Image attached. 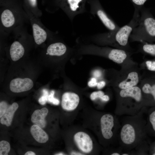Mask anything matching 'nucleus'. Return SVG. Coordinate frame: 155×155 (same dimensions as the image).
Returning <instances> with one entry per match:
<instances>
[{"mask_svg": "<svg viewBox=\"0 0 155 155\" xmlns=\"http://www.w3.org/2000/svg\"><path fill=\"white\" fill-rule=\"evenodd\" d=\"M146 108L134 115H126L121 121L118 142L119 146L124 152L130 153L133 149L147 140L146 129V120L143 113Z\"/></svg>", "mask_w": 155, "mask_h": 155, "instance_id": "1", "label": "nucleus"}, {"mask_svg": "<svg viewBox=\"0 0 155 155\" xmlns=\"http://www.w3.org/2000/svg\"><path fill=\"white\" fill-rule=\"evenodd\" d=\"M140 13L134 12L132 19L127 24L121 27L115 32H108L89 36V39L103 45H111L115 48L131 52L129 40L133 29L137 25Z\"/></svg>", "mask_w": 155, "mask_h": 155, "instance_id": "2", "label": "nucleus"}, {"mask_svg": "<svg viewBox=\"0 0 155 155\" xmlns=\"http://www.w3.org/2000/svg\"><path fill=\"white\" fill-rule=\"evenodd\" d=\"M116 113L119 115H134L147 108L140 88L138 85L125 89H115Z\"/></svg>", "mask_w": 155, "mask_h": 155, "instance_id": "3", "label": "nucleus"}, {"mask_svg": "<svg viewBox=\"0 0 155 155\" xmlns=\"http://www.w3.org/2000/svg\"><path fill=\"white\" fill-rule=\"evenodd\" d=\"M140 13L138 24L129 37L130 41H155V18L144 6L141 9Z\"/></svg>", "mask_w": 155, "mask_h": 155, "instance_id": "4", "label": "nucleus"}, {"mask_svg": "<svg viewBox=\"0 0 155 155\" xmlns=\"http://www.w3.org/2000/svg\"><path fill=\"white\" fill-rule=\"evenodd\" d=\"M121 65V68L116 72L115 89L122 90L138 85L142 75L137 65L131 58Z\"/></svg>", "mask_w": 155, "mask_h": 155, "instance_id": "5", "label": "nucleus"}, {"mask_svg": "<svg viewBox=\"0 0 155 155\" xmlns=\"http://www.w3.org/2000/svg\"><path fill=\"white\" fill-rule=\"evenodd\" d=\"M101 135L105 140H110L116 137L118 139L119 132L113 129L119 131L121 126L119 119L110 114L103 115L100 119Z\"/></svg>", "mask_w": 155, "mask_h": 155, "instance_id": "6", "label": "nucleus"}, {"mask_svg": "<svg viewBox=\"0 0 155 155\" xmlns=\"http://www.w3.org/2000/svg\"><path fill=\"white\" fill-rule=\"evenodd\" d=\"M88 3L90 7V13L97 16L109 32H115L119 28L106 12L98 0H89Z\"/></svg>", "mask_w": 155, "mask_h": 155, "instance_id": "7", "label": "nucleus"}, {"mask_svg": "<svg viewBox=\"0 0 155 155\" xmlns=\"http://www.w3.org/2000/svg\"><path fill=\"white\" fill-rule=\"evenodd\" d=\"M138 85L147 107L155 106V79L148 74L144 73Z\"/></svg>", "mask_w": 155, "mask_h": 155, "instance_id": "8", "label": "nucleus"}, {"mask_svg": "<svg viewBox=\"0 0 155 155\" xmlns=\"http://www.w3.org/2000/svg\"><path fill=\"white\" fill-rule=\"evenodd\" d=\"M87 0H59L60 7L71 22L77 15L86 12L85 7Z\"/></svg>", "mask_w": 155, "mask_h": 155, "instance_id": "9", "label": "nucleus"}, {"mask_svg": "<svg viewBox=\"0 0 155 155\" xmlns=\"http://www.w3.org/2000/svg\"><path fill=\"white\" fill-rule=\"evenodd\" d=\"M94 50L100 54L106 56L114 62L122 65L131 58V52L124 50L107 47H94Z\"/></svg>", "mask_w": 155, "mask_h": 155, "instance_id": "10", "label": "nucleus"}, {"mask_svg": "<svg viewBox=\"0 0 155 155\" xmlns=\"http://www.w3.org/2000/svg\"><path fill=\"white\" fill-rule=\"evenodd\" d=\"M74 139L78 148L83 152L88 153L92 151L93 142L87 133L83 132H78L74 135Z\"/></svg>", "mask_w": 155, "mask_h": 155, "instance_id": "11", "label": "nucleus"}, {"mask_svg": "<svg viewBox=\"0 0 155 155\" xmlns=\"http://www.w3.org/2000/svg\"><path fill=\"white\" fill-rule=\"evenodd\" d=\"M33 82L31 79L17 78L12 80L9 85L10 89L14 93H19L28 91L33 87Z\"/></svg>", "mask_w": 155, "mask_h": 155, "instance_id": "12", "label": "nucleus"}, {"mask_svg": "<svg viewBox=\"0 0 155 155\" xmlns=\"http://www.w3.org/2000/svg\"><path fill=\"white\" fill-rule=\"evenodd\" d=\"M79 101L80 98L77 94L72 92H66L62 96L61 106L64 110L73 111L78 106Z\"/></svg>", "mask_w": 155, "mask_h": 155, "instance_id": "13", "label": "nucleus"}, {"mask_svg": "<svg viewBox=\"0 0 155 155\" xmlns=\"http://www.w3.org/2000/svg\"><path fill=\"white\" fill-rule=\"evenodd\" d=\"M48 112V109L45 107L42 108L41 109L35 110L31 115L32 122L41 128H44L46 125L45 118Z\"/></svg>", "mask_w": 155, "mask_h": 155, "instance_id": "14", "label": "nucleus"}, {"mask_svg": "<svg viewBox=\"0 0 155 155\" xmlns=\"http://www.w3.org/2000/svg\"><path fill=\"white\" fill-rule=\"evenodd\" d=\"M146 129L148 135L155 137V106H151L147 112Z\"/></svg>", "mask_w": 155, "mask_h": 155, "instance_id": "15", "label": "nucleus"}, {"mask_svg": "<svg viewBox=\"0 0 155 155\" xmlns=\"http://www.w3.org/2000/svg\"><path fill=\"white\" fill-rule=\"evenodd\" d=\"M18 107V104L15 102L9 105L5 112L0 118V123L8 127L10 126L12 123L14 114Z\"/></svg>", "mask_w": 155, "mask_h": 155, "instance_id": "16", "label": "nucleus"}, {"mask_svg": "<svg viewBox=\"0 0 155 155\" xmlns=\"http://www.w3.org/2000/svg\"><path fill=\"white\" fill-rule=\"evenodd\" d=\"M67 50L64 44L57 42L50 45L47 49L46 54L51 56H60L65 54Z\"/></svg>", "mask_w": 155, "mask_h": 155, "instance_id": "17", "label": "nucleus"}, {"mask_svg": "<svg viewBox=\"0 0 155 155\" xmlns=\"http://www.w3.org/2000/svg\"><path fill=\"white\" fill-rule=\"evenodd\" d=\"M38 126L34 124L30 129L31 133L34 139L38 142L44 143L49 140V136L46 132Z\"/></svg>", "mask_w": 155, "mask_h": 155, "instance_id": "18", "label": "nucleus"}, {"mask_svg": "<svg viewBox=\"0 0 155 155\" xmlns=\"http://www.w3.org/2000/svg\"><path fill=\"white\" fill-rule=\"evenodd\" d=\"M24 53V47L19 42L15 41L12 43L10 49V54L13 61L19 60L23 57Z\"/></svg>", "mask_w": 155, "mask_h": 155, "instance_id": "19", "label": "nucleus"}, {"mask_svg": "<svg viewBox=\"0 0 155 155\" xmlns=\"http://www.w3.org/2000/svg\"><path fill=\"white\" fill-rule=\"evenodd\" d=\"M32 28L34 41L36 44L40 45L46 40L47 33L44 29L36 24H33Z\"/></svg>", "mask_w": 155, "mask_h": 155, "instance_id": "20", "label": "nucleus"}, {"mask_svg": "<svg viewBox=\"0 0 155 155\" xmlns=\"http://www.w3.org/2000/svg\"><path fill=\"white\" fill-rule=\"evenodd\" d=\"M1 19L3 26L6 28H9L14 24L15 19L13 12L10 10L6 9L2 13Z\"/></svg>", "mask_w": 155, "mask_h": 155, "instance_id": "21", "label": "nucleus"}, {"mask_svg": "<svg viewBox=\"0 0 155 155\" xmlns=\"http://www.w3.org/2000/svg\"><path fill=\"white\" fill-rule=\"evenodd\" d=\"M141 42L139 47V51L155 57V44L148 43L144 42Z\"/></svg>", "mask_w": 155, "mask_h": 155, "instance_id": "22", "label": "nucleus"}, {"mask_svg": "<svg viewBox=\"0 0 155 155\" xmlns=\"http://www.w3.org/2000/svg\"><path fill=\"white\" fill-rule=\"evenodd\" d=\"M9 143L7 141L2 140L0 142V155H7L10 151Z\"/></svg>", "mask_w": 155, "mask_h": 155, "instance_id": "23", "label": "nucleus"}, {"mask_svg": "<svg viewBox=\"0 0 155 155\" xmlns=\"http://www.w3.org/2000/svg\"><path fill=\"white\" fill-rule=\"evenodd\" d=\"M134 8V12L140 13V10L147 0H129Z\"/></svg>", "mask_w": 155, "mask_h": 155, "instance_id": "24", "label": "nucleus"}, {"mask_svg": "<svg viewBox=\"0 0 155 155\" xmlns=\"http://www.w3.org/2000/svg\"><path fill=\"white\" fill-rule=\"evenodd\" d=\"M144 64L147 70L150 72H155V59L153 60H146Z\"/></svg>", "mask_w": 155, "mask_h": 155, "instance_id": "25", "label": "nucleus"}, {"mask_svg": "<svg viewBox=\"0 0 155 155\" xmlns=\"http://www.w3.org/2000/svg\"><path fill=\"white\" fill-rule=\"evenodd\" d=\"M42 93V96L39 98L38 101L40 104L44 105L48 101L49 94L48 90L46 89L43 90Z\"/></svg>", "mask_w": 155, "mask_h": 155, "instance_id": "26", "label": "nucleus"}, {"mask_svg": "<svg viewBox=\"0 0 155 155\" xmlns=\"http://www.w3.org/2000/svg\"><path fill=\"white\" fill-rule=\"evenodd\" d=\"M54 90H52L51 91L48 97V101L54 105H58L59 104L60 102L58 99L54 97Z\"/></svg>", "mask_w": 155, "mask_h": 155, "instance_id": "27", "label": "nucleus"}, {"mask_svg": "<svg viewBox=\"0 0 155 155\" xmlns=\"http://www.w3.org/2000/svg\"><path fill=\"white\" fill-rule=\"evenodd\" d=\"M104 95V92L101 91L94 92L90 95V98L92 100H94L99 98L100 99Z\"/></svg>", "mask_w": 155, "mask_h": 155, "instance_id": "28", "label": "nucleus"}, {"mask_svg": "<svg viewBox=\"0 0 155 155\" xmlns=\"http://www.w3.org/2000/svg\"><path fill=\"white\" fill-rule=\"evenodd\" d=\"M9 105L5 101H2L0 103V118L4 114L7 110Z\"/></svg>", "mask_w": 155, "mask_h": 155, "instance_id": "29", "label": "nucleus"}, {"mask_svg": "<svg viewBox=\"0 0 155 155\" xmlns=\"http://www.w3.org/2000/svg\"><path fill=\"white\" fill-rule=\"evenodd\" d=\"M98 82L96 78H92L88 82V85L90 87H94L97 86Z\"/></svg>", "mask_w": 155, "mask_h": 155, "instance_id": "30", "label": "nucleus"}, {"mask_svg": "<svg viewBox=\"0 0 155 155\" xmlns=\"http://www.w3.org/2000/svg\"><path fill=\"white\" fill-rule=\"evenodd\" d=\"M149 151L151 154L155 155V142L151 144L149 146Z\"/></svg>", "mask_w": 155, "mask_h": 155, "instance_id": "31", "label": "nucleus"}, {"mask_svg": "<svg viewBox=\"0 0 155 155\" xmlns=\"http://www.w3.org/2000/svg\"><path fill=\"white\" fill-rule=\"evenodd\" d=\"M106 85V82L104 81H102L98 83L97 86L99 89H101L103 88Z\"/></svg>", "mask_w": 155, "mask_h": 155, "instance_id": "32", "label": "nucleus"}, {"mask_svg": "<svg viewBox=\"0 0 155 155\" xmlns=\"http://www.w3.org/2000/svg\"><path fill=\"white\" fill-rule=\"evenodd\" d=\"M93 75L96 78H100L102 75V73L100 70H96L94 71Z\"/></svg>", "mask_w": 155, "mask_h": 155, "instance_id": "33", "label": "nucleus"}, {"mask_svg": "<svg viewBox=\"0 0 155 155\" xmlns=\"http://www.w3.org/2000/svg\"><path fill=\"white\" fill-rule=\"evenodd\" d=\"M103 101L107 102L109 100L110 98L109 96L106 95H104L100 99Z\"/></svg>", "mask_w": 155, "mask_h": 155, "instance_id": "34", "label": "nucleus"}, {"mask_svg": "<svg viewBox=\"0 0 155 155\" xmlns=\"http://www.w3.org/2000/svg\"><path fill=\"white\" fill-rule=\"evenodd\" d=\"M28 1L32 6L34 7L36 5V0H28Z\"/></svg>", "mask_w": 155, "mask_h": 155, "instance_id": "35", "label": "nucleus"}, {"mask_svg": "<svg viewBox=\"0 0 155 155\" xmlns=\"http://www.w3.org/2000/svg\"><path fill=\"white\" fill-rule=\"evenodd\" d=\"M36 154L31 151H28L26 152L24 154L25 155H35Z\"/></svg>", "mask_w": 155, "mask_h": 155, "instance_id": "36", "label": "nucleus"}, {"mask_svg": "<svg viewBox=\"0 0 155 155\" xmlns=\"http://www.w3.org/2000/svg\"><path fill=\"white\" fill-rule=\"evenodd\" d=\"M148 73L155 79V72L149 71V72Z\"/></svg>", "mask_w": 155, "mask_h": 155, "instance_id": "37", "label": "nucleus"}, {"mask_svg": "<svg viewBox=\"0 0 155 155\" xmlns=\"http://www.w3.org/2000/svg\"><path fill=\"white\" fill-rule=\"evenodd\" d=\"M71 154V155H82L80 153L75 152H72Z\"/></svg>", "mask_w": 155, "mask_h": 155, "instance_id": "38", "label": "nucleus"}, {"mask_svg": "<svg viewBox=\"0 0 155 155\" xmlns=\"http://www.w3.org/2000/svg\"><path fill=\"white\" fill-rule=\"evenodd\" d=\"M55 155H65V154H64L62 153H60L58 154H55Z\"/></svg>", "mask_w": 155, "mask_h": 155, "instance_id": "39", "label": "nucleus"}]
</instances>
